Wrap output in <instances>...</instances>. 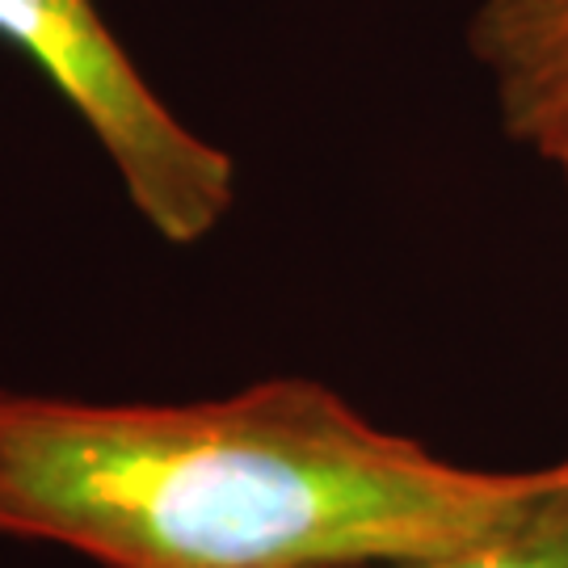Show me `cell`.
Instances as JSON below:
<instances>
[{"mask_svg":"<svg viewBox=\"0 0 568 568\" xmlns=\"http://www.w3.org/2000/svg\"><path fill=\"white\" fill-rule=\"evenodd\" d=\"M556 480L450 464L333 387L194 405L0 387V535L102 568H371L514 527Z\"/></svg>","mask_w":568,"mask_h":568,"instance_id":"cell-1","label":"cell"},{"mask_svg":"<svg viewBox=\"0 0 568 568\" xmlns=\"http://www.w3.org/2000/svg\"><path fill=\"white\" fill-rule=\"evenodd\" d=\"M371 568H568V459L556 464L551 488L514 527L467 548Z\"/></svg>","mask_w":568,"mask_h":568,"instance_id":"cell-4","label":"cell"},{"mask_svg":"<svg viewBox=\"0 0 568 568\" xmlns=\"http://www.w3.org/2000/svg\"><path fill=\"white\" fill-rule=\"evenodd\" d=\"M506 131L530 152L568 135V0H480L467 26Z\"/></svg>","mask_w":568,"mask_h":568,"instance_id":"cell-3","label":"cell"},{"mask_svg":"<svg viewBox=\"0 0 568 568\" xmlns=\"http://www.w3.org/2000/svg\"><path fill=\"white\" fill-rule=\"evenodd\" d=\"M0 39L89 126L135 215L161 241L185 248L224 224L236 203V161L152 93L98 0H0Z\"/></svg>","mask_w":568,"mask_h":568,"instance_id":"cell-2","label":"cell"},{"mask_svg":"<svg viewBox=\"0 0 568 568\" xmlns=\"http://www.w3.org/2000/svg\"><path fill=\"white\" fill-rule=\"evenodd\" d=\"M544 161L556 164V169L565 173V182H568V135H565V140H556V143H551L548 152H544Z\"/></svg>","mask_w":568,"mask_h":568,"instance_id":"cell-5","label":"cell"}]
</instances>
